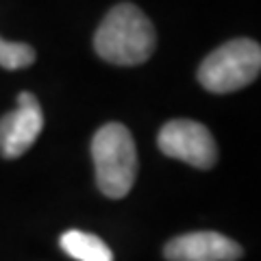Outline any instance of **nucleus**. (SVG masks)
Returning <instances> with one entry per match:
<instances>
[{"mask_svg":"<svg viewBox=\"0 0 261 261\" xmlns=\"http://www.w3.org/2000/svg\"><path fill=\"white\" fill-rule=\"evenodd\" d=\"M154 46L157 33L152 22L130 3L113 7L94 35L98 57L113 65H140L152 57Z\"/></svg>","mask_w":261,"mask_h":261,"instance_id":"nucleus-1","label":"nucleus"},{"mask_svg":"<svg viewBox=\"0 0 261 261\" xmlns=\"http://www.w3.org/2000/svg\"><path fill=\"white\" fill-rule=\"evenodd\" d=\"M96 183L109 198H124L137 176V150L124 124L111 122L96 130L92 140Z\"/></svg>","mask_w":261,"mask_h":261,"instance_id":"nucleus-2","label":"nucleus"},{"mask_svg":"<svg viewBox=\"0 0 261 261\" xmlns=\"http://www.w3.org/2000/svg\"><path fill=\"white\" fill-rule=\"evenodd\" d=\"M261 70V48L252 39H233L216 48L198 68L200 85L214 94H228L250 85Z\"/></svg>","mask_w":261,"mask_h":261,"instance_id":"nucleus-3","label":"nucleus"},{"mask_svg":"<svg viewBox=\"0 0 261 261\" xmlns=\"http://www.w3.org/2000/svg\"><path fill=\"white\" fill-rule=\"evenodd\" d=\"M159 150L187 166L209 170L218 161V146L211 130L194 120H170L159 130Z\"/></svg>","mask_w":261,"mask_h":261,"instance_id":"nucleus-4","label":"nucleus"},{"mask_svg":"<svg viewBox=\"0 0 261 261\" xmlns=\"http://www.w3.org/2000/svg\"><path fill=\"white\" fill-rule=\"evenodd\" d=\"M44 128V111L39 107L35 94H18L15 111L0 118V154L7 159H15L24 154Z\"/></svg>","mask_w":261,"mask_h":261,"instance_id":"nucleus-5","label":"nucleus"},{"mask_svg":"<svg viewBox=\"0 0 261 261\" xmlns=\"http://www.w3.org/2000/svg\"><path fill=\"white\" fill-rule=\"evenodd\" d=\"M168 261H238L242 248L222 233L198 231L170 240L163 248Z\"/></svg>","mask_w":261,"mask_h":261,"instance_id":"nucleus-6","label":"nucleus"},{"mask_svg":"<svg viewBox=\"0 0 261 261\" xmlns=\"http://www.w3.org/2000/svg\"><path fill=\"white\" fill-rule=\"evenodd\" d=\"M61 248L79 261H113V252L100 238L76 228L61 235Z\"/></svg>","mask_w":261,"mask_h":261,"instance_id":"nucleus-7","label":"nucleus"},{"mask_svg":"<svg viewBox=\"0 0 261 261\" xmlns=\"http://www.w3.org/2000/svg\"><path fill=\"white\" fill-rule=\"evenodd\" d=\"M35 61V50L22 42H5L0 39V65L5 70H22Z\"/></svg>","mask_w":261,"mask_h":261,"instance_id":"nucleus-8","label":"nucleus"}]
</instances>
